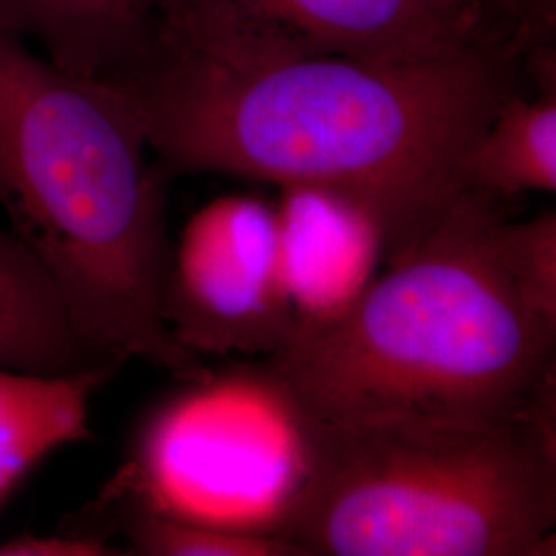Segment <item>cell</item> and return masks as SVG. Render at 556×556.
<instances>
[{"instance_id": "cell-10", "label": "cell", "mask_w": 556, "mask_h": 556, "mask_svg": "<svg viewBox=\"0 0 556 556\" xmlns=\"http://www.w3.org/2000/svg\"><path fill=\"white\" fill-rule=\"evenodd\" d=\"M105 363L80 337L54 280L36 256L0 229V367L31 374H73Z\"/></svg>"}, {"instance_id": "cell-4", "label": "cell", "mask_w": 556, "mask_h": 556, "mask_svg": "<svg viewBox=\"0 0 556 556\" xmlns=\"http://www.w3.org/2000/svg\"><path fill=\"white\" fill-rule=\"evenodd\" d=\"M312 418L299 556L555 555L556 420Z\"/></svg>"}, {"instance_id": "cell-9", "label": "cell", "mask_w": 556, "mask_h": 556, "mask_svg": "<svg viewBox=\"0 0 556 556\" xmlns=\"http://www.w3.org/2000/svg\"><path fill=\"white\" fill-rule=\"evenodd\" d=\"M0 23L73 73L118 79L153 56L151 0H0Z\"/></svg>"}, {"instance_id": "cell-13", "label": "cell", "mask_w": 556, "mask_h": 556, "mask_svg": "<svg viewBox=\"0 0 556 556\" xmlns=\"http://www.w3.org/2000/svg\"><path fill=\"white\" fill-rule=\"evenodd\" d=\"M132 553L147 556H299L298 548L277 536L239 534L219 528L160 516L116 498L101 497Z\"/></svg>"}, {"instance_id": "cell-5", "label": "cell", "mask_w": 556, "mask_h": 556, "mask_svg": "<svg viewBox=\"0 0 556 556\" xmlns=\"http://www.w3.org/2000/svg\"><path fill=\"white\" fill-rule=\"evenodd\" d=\"M312 418L260 361L161 402L103 497L190 523L280 538L312 472Z\"/></svg>"}, {"instance_id": "cell-7", "label": "cell", "mask_w": 556, "mask_h": 556, "mask_svg": "<svg viewBox=\"0 0 556 556\" xmlns=\"http://www.w3.org/2000/svg\"><path fill=\"white\" fill-rule=\"evenodd\" d=\"M161 314L192 355L270 357L291 340L280 285L275 204L254 194L211 200L172 248Z\"/></svg>"}, {"instance_id": "cell-15", "label": "cell", "mask_w": 556, "mask_h": 556, "mask_svg": "<svg viewBox=\"0 0 556 556\" xmlns=\"http://www.w3.org/2000/svg\"><path fill=\"white\" fill-rule=\"evenodd\" d=\"M122 555L105 538L89 532L52 536H20L0 542V556H112Z\"/></svg>"}, {"instance_id": "cell-14", "label": "cell", "mask_w": 556, "mask_h": 556, "mask_svg": "<svg viewBox=\"0 0 556 556\" xmlns=\"http://www.w3.org/2000/svg\"><path fill=\"white\" fill-rule=\"evenodd\" d=\"M493 243L505 275L523 303L556 326V213L542 211L534 219L501 217Z\"/></svg>"}, {"instance_id": "cell-12", "label": "cell", "mask_w": 556, "mask_h": 556, "mask_svg": "<svg viewBox=\"0 0 556 556\" xmlns=\"http://www.w3.org/2000/svg\"><path fill=\"white\" fill-rule=\"evenodd\" d=\"M472 186L509 200L523 192H556V85L536 98L509 93L470 155Z\"/></svg>"}, {"instance_id": "cell-16", "label": "cell", "mask_w": 556, "mask_h": 556, "mask_svg": "<svg viewBox=\"0 0 556 556\" xmlns=\"http://www.w3.org/2000/svg\"><path fill=\"white\" fill-rule=\"evenodd\" d=\"M462 15L475 17L498 34L501 21H516L532 9L534 0H439Z\"/></svg>"}, {"instance_id": "cell-11", "label": "cell", "mask_w": 556, "mask_h": 556, "mask_svg": "<svg viewBox=\"0 0 556 556\" xmlns=\"http://www.w3.org/2000/svg\"><path fill=\"white\" fill-rule=\"evenodd\" d=\"M116 367L56 376L0 367V503L43 457L89 438L91 397Z\"/></svg>"}, {"instance_id": "cell-3", "label": "cell", "mask_w": 556, "mask_h": 556, "mask_svg": "<svg viewBox=\"0 0 556 556\" xmlns=\"http://www.w3.org/2000/svg\"><path fill=\"white\" fill-rule=\"evenodd\" d=\"M475 190L334 326L262 358L324 422L556 420V326L505 275Z\"/></svg>"}, {"instance_id": "cell-2", "label": "cell", "mask_w": 556, "mask_h": 556, "mask_svg": "<svg viewBox=\"0 0 556 556\" xmlns=\"http://www.w3.org/2000/svg\"><path fill=\"white\" fill-rule=\"evenodd\" d=\"M149 151L119 85L62 68L0 23V204L15 238L103 357L200 381L213 369L161 314L167 172Z\"/></svg>"}, {"instance_id": "cell-6", "label": "cell", "mask_w": 556, "mask_h": 556, "mask_svg": "<svg viewBox=\"0 0 556 556\" xmlns=\"http://www.w3.org/2000/svg\"><path fill=\"white\" fill-rule=\"evenodd\" d=\"M151 2L157 48L227 68L334 54L431 59L480 43H503L489 25L439 0Z\"/></svg>"}, {"instance_id": "cell-1", "label": "cell", "mask_w": 556, "mask_h": 556, "mask_svg": "<svg viewBox=\"0 0 556 556\" xmlns=\"http://www.w3.org/2000/svg\"><path fill=\"white\" fill-rule=\"evenodd\" d=\"M511 50L480 43L417 60L314 56L227 68L155 48L114 80L167 174L321 186L367 206L386 266L475 190L470 155L516 91Z\"/></svg>"}, {"instance_id": "cell-8", "label": "cell", "mask_w": 556, "mask_h": 556, "mask_svg": "<svg viewBox=\"0 0 556 556\" xmlns=\"http://www.w3.org/2000/svg\"><path fill=\"white\" fill-rule=\"evenodd\" d=\"M275 219L291 344L334 326L357 305L386 264V236L367 206L321 186H280Z\"/></svg>"}]
</instances>
